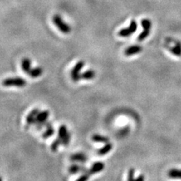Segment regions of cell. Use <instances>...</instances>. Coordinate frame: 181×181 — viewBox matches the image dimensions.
Returning <instances> with one entry per match:
<instances>
[{"instance_id":"14","label":"cell","mask_w":181,"mask_h":181,"mask_svg":"<svg viewBox=\"0 0 181 181\" xmlns=\"http://www.w3.org/2000/svg\"><path fill=\"white\" fill-rule=\"evenodd\" d=\"M168 177L172 179H181V170L172 168L168 172Z\"/></svg>"},{"instance_id":"3","label":"cell","mask_w":181,"mask_h":181,"mask_svg":"<svg viewBox=\"0 0 181 181\" xmlns=\"http://www.w3.org/2000/svg\"><path fill=\"white\" fill-rule=\"evenodd\" d=\"M141 25H142L143 29V32L139 35L138 37H137V40L138 41H143L145 39L148 37L150 33V30H151L152 28V23L148 19H144L141 21Z\"/></svg>"},{"instance_id":"11","label":"cell","mask_w":181,"mask_h":181,"mask_svg":"<svg viewBox=\"0 0 181 181\" xmlns=\"http://www.w3.org/2000/svg\"><path fill=\"white\" fill-rule=\"evenodd\" d=\"M88 171V169L86 167L79 165V164H72L70 168H69V172L71 174H76L78 172H82V173H86Z\"/></svg>"},{"instance_id":"17","label":"cell","mask_w":181,"mask_h":181,"mask_svg":"<svg viewBox=\"0 0 181 181\" xmlns=\"http://www.w3.org/2000/svg\"><path fill=\"white\" fill-rule=\"evenodd\" d=\"M42 72H43L42 68L36 67V68L31 69L30 71L29 72L28 75L30 76H31L32 78H37V77L40 76L42 74Z\"/></svg>"},{"instance_id":"16","label":"cell","mask_w":181,"mask_h":181,"mask_svg":"<svg viewBox=\"0 0 181 181\" xmlns=\"http://www.w3.org/2000/svg\"><path fill=\"white\" fill-rule=\"evenodd\" d=\"M170 51L174 55L177 56V57H180L181 56V42H177L176 45L174 47L170 48Z\"/></svg>"},{"instance_id":"23","label":"cell","mask_w":181,"mask_h":181,"mask_svg":"<svg viewBox=\"0 0 181 181\" xmlns=\"http://www.w3.org/2000/svg\"><path fill=\"white\" fill-rule=\"evenodd\" d=\"M90 177V176L88 173H83V174L81 177H79L76 180V181H87Z\"/></svg>"},{"instance_id":"18","label":"cell","mask_w":181,"mask_h":181,"mask_svg":"<svg viewBox=\"0 0 181 181\" xmlns=\"http://www.w3.org/2000/svg\"><path fill=\"white\" fill-rule=\"evenodd\" d=\"M95 72L92 70H88L83 72L81 75V79H86V80H90V79H93L95 77Z\"/></svg>"},{"instance_id":"19","label":"cell","mask_w":181,"mask_h":181,"mask_svg":"<svg viewBox=\"0 0 181 181\" xmlns=\"http://www.w3.org/2000/svg\"><path fill=\"white\" fill-rule=\"evenodd\" d=\"M92 140L97 143H104V144H107L110 141V139L108 137H104V136L100 135H95L92 136Z\"/></svg>"},{"instance_id":"10","label":"cell","mask_w":181,"mask_h":181,"mask_svg":"<svg viewBox=\"0 0 181 181\" xmlns=\"http://www.w3.org/2000/svg\"><path fill=\"white\" fill-rule=\"evenodd\" d=\"M39 113V110L38 108H35L30 112V114L27 115V124L28 125H31L35 124L36 119L38 113Z\"/></svg>"},{"instance_id":"20","label":"cell","mask_w":181,"mask_h":181,"mask_svg":"<svg viewBox=\"0 0 181 181\" xmlns=\"http://www.w3.org/2000/svg\"><path fill=\"white\" fill-rule=\"evenodd\" d=\"M61 144H62V140H61L59 137H57V138L53 141V143H52V144H51V146L52 151L53 152L57 151Z\"/></svg>"},{"instance_id":"7","label":"cell","mask_w":181,"mask_h":181,"mask_svg":"<svg viewBox=\"0 0 181 181\" xmlns=\"http://www.w3.org/2000/svg\"><path fill=\"white\" fill-rule=\"evenodd\" d=\"M104 163L101 162H95L93 164H92L91 168L90 169H88L86 173H88L90 176L93 175L94 174L96 173H99V172L102 171L104 168Z\"/></svg>"},{"instance_id":"5","label":"cell","mask_w":181,"mask_h":181,"mask_svg":"<svg viewBox=\"0 0 181 181\" xmlns=\"http://www.w3.org/2000/svg\"><path fill=\"white\" fill-rule=\"evenodd\" d=\"M58 137L62 140V144L63 146H67L70 141V134L69 133L66 126L64 125L60 126L58 130Z\"/></svg>"},{"instance_id":"24","label":"cell","mask_w":181,"mask_h":181,"mask_svg":"<svg viewBox=\"0 0 181 181\" xmlns=\"http://www.w3.org/2000/svg\"><path fill=\"white\" fill-rule=\"evenodd\" d=\"M144 175H140V176H139L138 177H137V178H136L135 179V181H144Z\"/></svg>"},{"instance_id":"1","label":"cell","mask_w":181,"mask_h":181,"mask_svg":"<svg viewBox=\"0 0 181 181\" xmlns=\"http://www.w3.org/2000/svg\"><path fill=\"white\" fill-rule=\"evenodd\" d=\"M52 21H53L54 24L57 27V29L61 31V32L64 34H68L70 33L71 31V28L66 23H65L63 21L62 17L58 14H55L52 17Z\"/></svg>"},{"instance_id":"13","label":"cell","mask_w":181,"mask_h":181,"mask_svg":"<svg viewBox=\"0 0 181 181\" xmlns=\"http://www.w3.org/2000/svg\"><path fill=\"white\" fill-rule=\"evenodd\" d=\"M70 160L73 161V162H85L88 160V157L87 155H84L82 153H76L74 155H71L70 157Z\"/></svg>"},{"instance_id":"21","label":"cell","mask_w":181,"mask_h":181,"mask_svg":"<svg viewBox=\"0 0 181 181\" xmlns=\"http://www.w3.org/2000/svg\"><path fill=\"white\" fill-rule=\"evenodd\" d=\"M54 134V129L53 128V127H50V128H47L46 131L42 134V136L43 138L45 139V138H48V137H51Z\"/></svg>"},{"instance_id":"9","label":"cell","mask_w":181,"mask_h":181,"mask_svg":"<svg viewBox=\"0 0 181 181\" xmlns=\"http://www.w3.org/2000/svg\"><path fill=\"white\" fill-rule=\"evenodd\" d=\"M49 112L47 111V110H45V111L42 112H39L38 113L37 116H36V122L35 124H44L47 122V119L49 117Z\"/></svg>"},{"instance_id":"2","label":"cell","mask_w":181,"mask_h":181,"mask_svg":"<svg viewBox=\"0 0 181 181\" xmlns=\"http://www.w3.org/2000/svg\"><path fill=\"white\" fill-rule=\"evenodd\" d=\"M27 81L21 77H14L8 78L2 81V85L5 87H18L22 88L26 86Z\"/></svg>"},{"instance_id":"4","label":"cell","mask_w":181,"mask_h":181,"mask_svg":"<svg viewBox=\"0 0 181 181\" xmlns=\"http://www.w3.org/2000/svg\"><path fill=\"white\" fill-rule=\"evenodd\" d=\"M137 29V23L136 22L135 20H132L130 23L129 27L128 28H124L122 29L119 32V36L120 37H129L130 36L132 35L133 33H135Z\"/></svg>"},{"instance_id":"15","label":"cell","mask_w":181,"mask_h":181,"mask_svg":"<svg viewBox=\"0 0 181 181\" xmlns=\"http://www.w3.org/2000/svg\"><path fill=\"white\" fill-rule=\"evenodd\" d=\"M112 149H113V144L111 143H107L104 146H103L101 149H100L97 151V154L100 155H104L108 153H110Z\"/></svg>"},{"instance_id":"22","label":"cell","mask_w":181,"mask_h":181,"mask_svg":"<svg viewBox=\"0 0 181 181\" xmlns=\"http://www.w3.org/2000/svg\"><path fill=\"white\" fill-rule=\"evenodd\" d=\"M135 171L134 168H131L128 171V181H135Z\"/></svg>"},{"instance_id":"25","label":"cell","mask_w":181,"mask_h":181,"mask_svg":"<svg viewBox=\"0 0 181 181\" xmlns=\"http://www.w3.org/2000/svg\"><path fill=\"white\" fill-rule=\"evenodd\" d=\"M0 181H2V179L1 177H0Z\"/></svg>"},{"instance_id":"8","label":"cell","mask_w":181,"mask_h":181,"mask_svg":"<svg viewBox=\"0 0 181 181\" xmlns=\"http://www.w3.org/2000/svg\"><path fill=\"white\" fill-rule=\"evenodd\" d=\"M143 48L140 45H131V46H129L128 48H127L125 50L124 54L125 56H132L135 55V54H139L142 51Z\"/></svg>"},{"instance_id":"12","label":"cell","mask_w":181,"mask_h":181,"mask_svg":"<svg viewBox=\"0 0 181 181\" xmlns=\"http://www.w3.org/2000/svg\"><path fill=\"white\" fill-rule=\"evenodd\" d=\"M21 68H22L23 71L25 72L26 73L28 74L29 72L31 70V61L30 59L27 58H23L21 61Z\"/></svg>"},{"instance_id":"6","label":"cell","mask_w":181,"mask_h":181,"mask_svg":"<svg viewBox=\"0 0 181 181\" xmlns=\"http://www.w3.org/2000/svg\"><path fill=\"white\" fill-rule=\"evenodd\" d=\"M84 65H85L84 61H79V62L75 65V66H74L73 69L72 70L71 78H72V81H75V82L79 81L80 79H81V74H80V71L81 70V69L83 68Z\"/></svg>"}]
</instances>
